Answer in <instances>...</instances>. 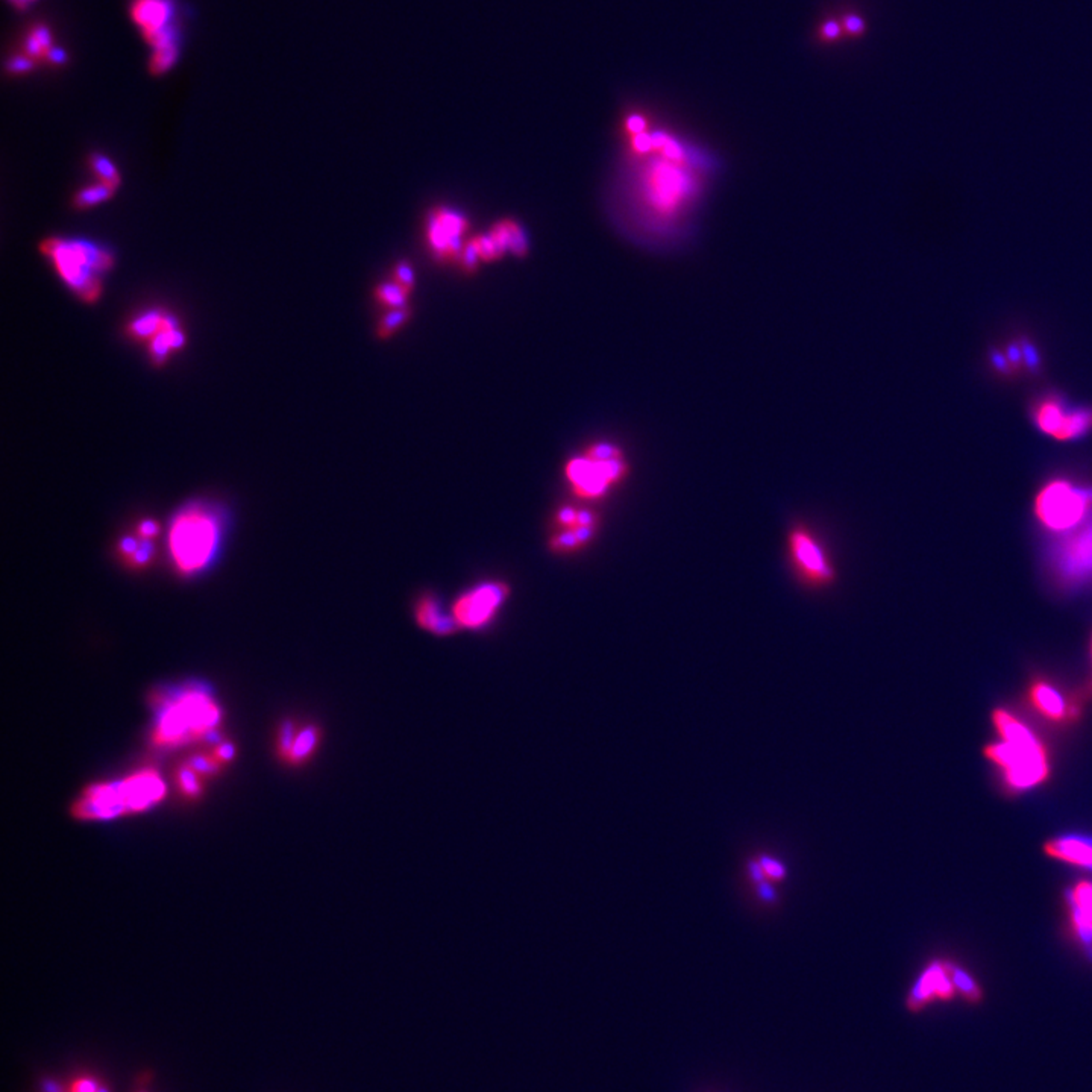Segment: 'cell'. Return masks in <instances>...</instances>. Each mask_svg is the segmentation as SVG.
<instances>
[{
  "instance_id": "obj_1",
  "label": "cell",
  "mask_w": 1092,
  "mask_h": 1092,
  "mask_svg": "<svg viewBox=\"0 0 1092 1092\" xmlns=\"http://www.w3.org/2000/svg\"><path fill=\"white\" fill-rule=\"evenodd\" d=\"M995 727L1000 733L1001 744H992L985 750L988 759L1000 766L1009 786L1015 789H1030L1048 777L1047 751L1040 739L1012 713L995 710Z\"/></svg>"
},
{
  "instance_id": "obj_2",
  "label": "cell",
  "mask_w": 1092,
  "mask_h": 1092,
  "mask_svg": "<svg viewBox=\"0 0 1092 1092\" xmlns=\"http://www.w3.org/2000/svg\"><path fill=\"white\" fill-rule=\"evenodd\" d=\"M166 795V785L157 772L144 769L122 781L96 783L82 792L72 807L78 819H112L124 813H138L157 805Z\"/></svg>"
},
{
  "instance_id": "obj_3",
  "label": "cell",
  "mask_w": 1092,
  "mask_h": 1092,
  "mask_svg": "<svg viewBox=\"0 0 1092 1092\" xmlns=\"http://www.w3.org/2000/svg\"><path fill=\"white\" fill-rule=\"evenodd\" d=\"M59 278L79 299L93 304L102 293V275L114 264L108 250L94 243L51 237L39 244Z\"/></svg>"
},
{
  "instance_id": "obj_4",
  "label": "cell",
  "mask_w": 1092,
  "mask_h": 1092,
  "mask_svg": "<svg viewBox=\"0 0 1092 1092\" xmlns=\"http://www.w3.org/2000/svg\"><path fill=\"white\" fill-rule=\"evenodd\" d=\"M220 539L219 519L202 504L184 507L172 521L169 554L183 576H193L208 566L216 556Z\"/></svg>"
},
{
  "instance_id": "obj_5",
  "label": "cell",
  "mask_w": 1092,
  "mask_h": 1092,
  "mask_svg": "<svg viewBox=\"0 0 1092 1092\" xmlns=\"http://www.w3.org/2000/svg\"><path fill=\"white\" fill-rule=\"evenodd\" d=\"M163 710L154 733L157 745H181L201 739L220 722V709L205 691L185 689L175 698H161Z\"/></svg>"
},
{
  "instance_id": "obj_6",
  "label": "cell",
  "mask_w": 1092,
  "mask_h": 1092,
  "mask_svg": "<svg viewBox=\"0 0 1092 1092\" xmlns=\"http://www.w3.org/2000/svg\"><path fill=\"white\" fill-rule=\"evenodd\" d=\"M627 471L621 449L608 442H598L566 462L564 478L576 497L598 499L621 483Z\"/></svg>"
},
{
  "instance_id": "obj_7",
  "label": "cell",
  "mask_w": 1092,
  "mask_h": 1092,
  "mask_svg": "<svg viewBox=\"0 0 1092 1092\" xmlns=\"http://www.w3.org/2000/svg\"><path fill=\"white\" fill-rule=\"evenodd\" d=\"M1092 509V489H1080L1064 480L1044 486L1035 501L1041 523L1056 533L1071 530Z\"/></svg>"
},
{
  "instance_id": "obj_8",
  "label": "cell",
  "mask_w": 1092,
  "mask_h": 1092,
  "mask_svg": "<svg viewBox=\"0 0 1092 1092\" xmlns=\"http://www.w3.org/2000/svg\"><path fill=\"white\" fill-rule=\"evenodd\" d=\"M510 595L511 588L505 582L492 580L480 582L452 602V618L460 630H483L497 618L498 612Z\"/></svg>"
},
{
  "instance_id": "obj_9",
  "label": "cell",
  "mask_w": 1092,
  "mask_h": 1092,
  "mask_svg": "<svg viewBox=\"0 0 1092 1092\" xmlns=\"http://www.w3.org/2000/svg\"><path fill=\"white\" fill-rule=\"evenodd\" d=\"M1032 418L1041 431L1056 440L1083 437L1092 430V407L1071 408L1056 395L1035 402Z\"/></svg>"
},
{
  "instance_id": "obj_10",
  "label": "cell",
  "mask_w": 1092,
  "mask_h": 1092,
  "mask_svg": "<svg viewBox=\"0 0 1092 1092\" xmlns=\"http://www.w3.org/2000/svg\"><path fill=\"white\" fill-rule=\"evenodd\" d=\"M132 19L154 49L178 45L175 5L172 0H134Z\"/></svg>"
},
{
  "instance_id": "obj_11",
  "label": "cell",
  "mask_w": 1092,
  "mask_h": 1092,
  "mask_svg": "<svg viewBox=\"0 0 1092 1092\" xmlns=\"http://www.w3.org/2000/svg\"><path fill=\"white\" fill-rule=\"evenodd\" d=\"M469 226L465 217L456 211L436 208L428 217V242L440 262H460L466 243L463 234Z\"/></svg>"
},
{
  "instance_id": "obj_12",
  "label": "cell",
  "mask_w": 1092,
  "mask_h": 1092,
  "mask_svg": "<svg viewBox=\"0 0 1092 1092\" xmlns=\"http://www.w3.org/2000/svg\"><path fill=\"white\" fill-rule=\"evenodd\" d=\"M1053 560L1054 568L1065 582L1092 576V521L1060 543Z\"/></svg>"
},
{
  "instance_id": "obj_13",
  "label": "cell",
  "mask_w": 1092,
  "mask_h": 1092,
  "mask_svg": "<svg viewBox=\"0 0 1092 1092\" xmlns=\"http://www.w3.org/2000/svg\"><path fill=\"white\" fill-rule=\"evenodd\" d=\"M957 995L951 975L950 962L935 961L922 971L915 985L910 988L906 1007L910 1012H920L933 1001H950Z\"/></svg>"
},
{
  "instance_id": "obj_14",
  "label": "cell",
  "mask_w": 1092,
  "mask_h": 1092,
  "mask_svg": "<svg viewBox=\"0 0 1092 1092\" xmlns=\"http://www.w3.org/2000/svg\"><path fill=\"white\" fill-rule=\"evenodd\" d=\"M791 550L799 568L805 570V576L817 582L830 580L831 568L825 558L824 552L805 531L798 530L792 533Z\"/></svg>"
},
{
  "instance_id": "obj_15",
  "label": "cell",
  "mask_w": 1092,
  "mask_h": 1092,
  "mask_svg": "<svg viewBox=\"0 0 1092 1092\" xmlns=\"http://www.w3.org/2000/svg\"><path fill=\"white\" fill-rule=\"evenodd\" d=\"M414 622L420 630H424L426 633L438 636V637H445V636L456 635L457 631H462L458 628L457 622L454 621L451 612L446 613L445 610L440 606L437 598L434 595H422L414 604L413 610Z\"/></svg>"
},
{
  "instance_id": "obj_16",
  "label": "cell",
  "mask_w": 1092,
  "mask_h": 1092,
  "mask_svg": "<svg viewBox=\"0 0 1092 1092\" xmlns=\"http://www.w3.org/2000/svg\"><path fill=\"white\" fill-rule=\"evenodd\" d=\"M1030 701L1048 720L1065 721L1079 716V707L1068 704L1064 697L1047 681H1034L1030 686Z\"/></svg>"
},
{
  "instance_id": "obj_17",
  "label": "cell",
  "mask_w": 1092,
  "mask_h": 1092,
  "mask_svg": "<svg viewBox=\"0 0 1092 1092\" xmlns=\"http://www.w3.org/2000/svg\"><path fill=\"white\" fill-rule=\"evenodd\" d=\"M185 333L181 323L173 314L167 313L164 317L161 331L149 341V357L155 366H163L171 359L172 353L181 351L185 347Z\"/></svg>"
},
{
  "instance_id": "obj_18",
  "label": "cell",
  "mask_w": 1092,
  "mask_h": 1092,
  "mask_svg": "<svg viewBox=\"0 0 1092 1092\" xmlns=\"http://www.w3.org/2000/svg\"><path fill=\"white\" fill-rule=\"evenodd\" d=\"M1044 850L1053 859L1092 870V839L1074 836L1059 837V839L1048 841Z\"/></svg>"
},
{
  "instance_id": "obj_19",
  "label": "cell",
  "mask_w": 1092,
  "mask_h": 1092,
  "mask_svg": "<svg viewBox=\"0 0 1092 1092\" xmlns=\"http://www.w3.org/2000/svg\"><path fill=\"white\" fill-rule=\"evenodd\" d=\"M1071 906V920L1074 930L1079 935L1080 941L1089 945L1092 944V884H1077L1070 894Z\"/></svg>"
},
{
  "instance_id": "obj_20",
  "label": "cell",
  "mask_w": 1092,
  "mask_h": 1092,
  "mask_svg": "<svg viewBox=\"0 0 1092 1092\" xmlns=\"http://www.w3.org/2000/svg\"><path fill=\"white\" fill-rule=\"evenodd\" d=\"M748 874L760 890H766V888H771V884L783 882L787 877V868L775 857L760 854L750 860Z\"/></svg>"
},
{
  "instance_id": "obj_21",
  "label": "cell",
  "mask_w": 1092,
  "mask_h": 1092,
  "mask_svg": "<svg viewBox=\"0 0 1092 1092\" xmlns=\"http://www.w3.org/2000/svg\"><path fill=\"white\" fill-rule=\"evenodd\" d=\"M491 237L497 244L499 256H503L507 250H511L516 256H527L528 243L522 229L513 220H501L491 231Z\"/></svg>"
},
{
  "instance_id": "obj_22",
  "label": "cell",
  "mask_w": 1092,
  "mask_h": 1092,
  "mask_svg": "<svg viewBox=\"0 0 1092 1092\" xmlns=\"http://www.w3.org/2000/svg\"><path fill=\"white\" fill-rule=\"evenodd\" d=\"M321 742V727L316 726V724H308V726L299 728L298 736H296L295 745H293V750L290 752V757L287 760L288 765L301 766L304 763H307L308 760L311 759L316 751H317Z\"/></svg>"
},
{
  "instance_id": "obj_23",
  "label": "cell",
  "mask_w": 1092,
  "mask_h": 1092,
  "mask_svg": "<svg viewBox=\"0 0 1092 1092\" xmlns=\"http://www.w3.org/2000/svg\"><path fill=\"white\" fill-rule=\"evenodd\" d=\"M596 527H576L568 530H560L551 537L550 550L557 554H570L582 550L595 537Z\"/></svg>"
},
{
  "instance_id": "obj_24",
  "label": "cell",
  "mask_w": 1092,
  "mask_h": 1092,
  "mask_svg": "<svg viewBox=\"0 0 1092 1092\" xmlns=\"http://www.w3.org/2000/svg\"><path fill=\"white\" fill-rule=\"evenodd\" d=\"M166 314H167V311H164L161 308L148 310L144 313L138 314L137 317H134L126 325V329H124L126 335L136 341H151L154 335H157L161 331Z\"/></svg>"
},
{
  "instance_id": "obj_25",
  "label": "cell",
  "mask_w": 1092,
  "mask_h": 1092,
  "mask_svg": "<svg viewBox=\"0 0 1092 1092\" xmlns=\"http://www.w3.org/2000/svg\"><path fill=\"white\" fill-rule=\"evenodd\" d=\"M116 193V189H112L106 184L98 183L93 185H87L84 189L76 191L73 196V207L76 209H87L100 205V203L110 201Z\"/></svg>"
},
{
  "instance_id": "obj_26",
  "label": "cell",
  "mask_w": 1092,
  "mask_h": 1092,
  "mask_svg": "<svg viewBox=\"0 0 1092 1092\" xmlns=\"http://www.w3.org/2000/svg\"><path fill=\"white\" fill-rule=\"evenodd\" d=\"M88 164H90L92 171L94 172V175L98 177L99 183L106 184V185H110V187L118 190V187H120V183H122V178H120L118 167L114 166L110 158L105 157L99 152H94L88 157Z\"/></svg>"
},
{
  "instance_id": "obj_27",
  "label": "cell",
  "mask_w": 1092,
  "mask_h": 1092,
  "mask_svg": "<svg viewBox=\"0 0 1092 1092\" xmlns=\"http://www.w3.org/2000/svg\"><path fill=\"white\" fill-rule=\"evenodd\" d=\"M175 779H177L178 789L183 793L184 797L189 799H196L201 797L203 792L202 777L193 771L190 766L183 763L178 766L175 771Z\"/></svg>"
},
{
  "instance_id": "obj_28",
  "label": "cell",
  "mask_w": 1092,
  "mask_h": 1092,
  "mask_svg": "<svg viewBox=\"0 0 1092 1092\" xmlns=\"http://www.w3.org/2000/svg\"><path fill=\"white\" fill-rule=\"evenodd\" d=\"M410 295V290L401 287L396 282H383L377 290H375V298L380 302L381 305L395 310V308L406 307L407 298Z\"/></svg>"
},
{
  "instance_id": "obj_29",
  "label": "cell",
  "mask_w": 1092,
  "mask_h": 1092,
  "mask_svg": "<svg viewBox=\"0 0 1092 1092\" xmlns=\"http://www.w3.org/2000/svg\"><path fill=\"white\" fill-rule=\"evenodd\" d=\"M951 975H953L957 994L963 997L968 1003H979L981 1000V997H983L981 989L979 988V985L975 983L974 979L967 971H963L957 965L951 963Z\"/></svg>"
},
{
  "instance_id": "obj_30",
  "label": "cell",
  "mask_w": 1092,
  "mask_h": 1092,
  "mask_svg": "<svg viewBox=\"0 0 1092 1092\" xmlns=\"http://www.w3.org/2000/svg\"><path fill=\"white\" fill-rule=\"evenodd\" d=\"M184 763L187 766H190L191 769L197 772L202 779H207V777H214L217 774H220L223 768L222 763H219V762L213 757V754H211V752H209V754H207V752H195V754L189 756Z\"/></svg>"
},
{
  "instance_id": "obj_31",
  "label": "cell",
  "mask_w": 1092,
  "mask_h": 1092,
  "mask_svg": "<svg viewBox=\"0 0 1092 1092\" xmlns=\"http://www.w3.org/2000/svg\"><path fill=\"white\" fill-rule=\"evenodd\" d=\"M178 57H179V46L178 45L154 49L149 69H151V72L154 75H163V73L171 70L172 67L175 66Z\"/></svg>"
},
{
  "instance_id": "obj_32",
  "label": "cell",
  "mask_w": 1092,
  "mask_h": 1092,
  "mask_svg": "<svg viewBox=\"0 0 1092 1092\" xmlns=\"http://www.w3.org/2000/svg\"><path fill=\"white\" fill-rule=\"evenodd\" d=\"M410 314H412V311H410V308H407V305L406 307L390 310L381 319L380 325H378V337L380 339H389L390 335L396 333L399 328L402 327L410 319Z\"/></svg>"
},
{
  "instance_id": "obj_33",
  "label": "cell",
  "mask_w": 1092,
  "mask_h": 1092,
  "mask_svg": "<svg viewBox=\"0 0 1092 1092\" xmlns=\"http://www.w3.org/2000/svg\"><path fill=\"white\" fill-rule=\"evenodd\" d=\"M299 728L296 727L295 721L287 720L282 722L278 730V738H276V751L280 754L282 762L287 763L290 752L295 745L296 736H298Z\"/></svg>"
},
{
  "instance_id": "obj_34",
  "label": "cell",
  "mask_w": 1092,
  "mask_h": 1092,
  "mask_svg": "<svg viewBox=\"0 0 1092 1092\" xmlns=\"http://www.w3.org/2000/svg\"><path fill=\"white\" fill-rule=\"evenodd\" d=\"M27 52L33 57H41L51 52V33L47 27H39L33 29L27 41Z\"/></svg>"
},
{
  "instance_id": "obj_35",
  "label": "cell",
  "mask_w": 1092,
  "mask_h": 1092,
  "mask_svg": "<svg viewBox=\"0 0 1092 1092\" xmlns=\"http://www.w3.org/2000/svg\"><path fill=\"white\" fill-rule=\"evenodd\" d=\"M1021 351H1023V363L1029 372L1040 373L1042 367V360H1041L1040 351L1035 347L1034 341L1029 337H1021Z\"/></svg>"
},
{
  "instance_id": "obj_36",
  "label": "cell",
  "mask_w": 1092,
  "mask_h": 1092,
  "mask_svg": "<svg viewBox=\"0 0 1092 1092\" xmlns=\"http://www.w3.org/2000/svg\"><path fill=\"white\" fill-rule=\"evenodd\" d=\"M474 246L477 249L478 256L485 262H493L497 258H501L498 252L497 244L493 242L491 234L489 236H478L472 240Z\"/></svg>"
},
{
  "instance_id": "obj_37",
  "label": "cell",
  "mask_w": 1092,
  "mask_h": 1092,
  "mask_svg": "<svg viewBox=\"0 0 1092 1092\" xmlns=\"http://www.w3.org/2000/svg\"><path fill=\"white\" fill-rule=\"evenodd\" d=\"M154 552H155V548H154L152 540H142L137 552L126 563H128V566H131L134 570H142L148 563L151 562Z\"/></svg>"
},
{
  "instance_id": "obj_38",
  "label": "cell",
  "mask_w": 1092,
  "mask_h": 1092,
  "mask_svg": "<svg viewBox=\"0 0 1092 1092\" xmlns=\"http://www.w3.org/2000/svg\"><path fill=\"white\" fill-rule=\"evenodd\" d=\"M393 281L399 284L401 287L407 288V290L412 292L413 286H414V272H413L412 266L406 262H398V266L395 268V272H393Z\"/></svg>"
},
{
  "instance_id": "obj_39",
  "label": "cell",
  "mask_w": 1092,
  "mask_h": 1092,
  "mask_svg": "<svg viewBox=\"0 0 1092 1092\" xmlns=\"http://www.w3.org/2000/svg\"><path fill=\"white\" fill-rule=\"evenodd\" d=\"M66 1092H106L104 1086L100 1085V1082L88 1076L76 1077L72 1083L69 1085Z\"/></svg>"
},
{
  "instance_id": "obj_40",
  "label": "cell",
  "mask_w": 1092,
  "mask_h": 1092,
  "mask_svg": "<svg viewBox=\"0 0 1092 1092\" xmlns=\"http://www.w3.org/2000/svg\"><path fill=\"white\" fill-rule=\"evenodd\" d=\"M989 359H991V363H992V366L995 367V371H997V372L1007 375V377H1012V375H1014V369H1012L1011 363L1007 360L1005 351H1001L998 347H992V349L989 351Z\"/></svg>"
},
{
  "instance_id": "obj_41",
  "label": "cell",
  "mask_w": 1092,
  "mask_h": 1092,
  "mask_svg": "<svg viewBox=\"0 0 1092 1092\" xmlns=\"http://www.w3.org/2000/svg\"><path fill=\"white\" fill-rule=\"evenodd\" d=\"M576 515H578V509H574L570 505L560 507L556 513V523L558 525V528L560 530L574 528L576 522Z\"/></svg>"
},
{
  "instance_id": "obj_42",
  "label": "cell",
  "mask_w": 1092,
  "mask_h": 1092,
  "mask_svg": "<svg viewBox=\"0 0 1092 1092\" xmlns=\"http://www.w3.org/2000/svg\"><path fill=\"white\" fill-rule=\"evenodd\" d=\"M236 746H234V744L225 740V742H219V744L214 746V750L211 751V754H213V757H214L219 763H222V765L225 766L228 765L229 762H232V760H234V757H236Z\"/></svg>"
},
{
  "instance_id": "obj_43",
  "label": "cell",
  "mask_w": 1092,
  "mask_h": 1092,
  "mask_svg": "<svg viewBox=\"0 0 1092 1092\" xmlns=\"http://www.w3.org/2000/svg\"><path fill=\"white\" fill-rule=\"evenodd\" d=\"M842 27H844V33L857 37V35H862L865 33L866 23H865L864 17H860L859 14L851 13L847 14L842 19Z\"/></svg>"
},
{
  "instance_id": "obj_44",
  "label": "cell",
  "mask_w": 1092,
  "mask_h": 1092,
  "mask_svg": "<svg viewBox=\"0 0 1092 1092\" xmlns=\"http://www.w3.org/2000/svg\"><path fill=\"white\" fill-rule=\"evenodd\" d=\"M842 33H844L842 21H837V20H827L819 29V35L825 41H836L842 37Z\"/></svg>"
},
{
  "instance_id": "obj_45",
  "label": "cell",
  "mask_w": 1092,
  "mask_h": 1092,
  "mask_svg": "<svg viewBox=\"0 0 1092 1092\" xmlns=\"http://www.w3.org/2000/svg\"><path fill=\"white\" fill-rule=\"evenodd\" d=\"M1005 353H1006L1007 360L1011 363V366L1014 369L1015 373L1018 372L1021 367L1024 366V363H1023V351H1021L1020 341H1009L1006 347H1005Z\"/></svg>"
},
{
  "instance_id": "obj_46",
  "label": "cell",
  "mask_w": 1092,
  "mask_h": 1092,
  "mask_svg": "<svg viewBox=\"0 0 1092 1092\" xmlns=\"http://www.w3.org/2000/svg\"><path fill=\"white\" fill-rule=\"evenodd\" d=\"M140 543H142V540H138V537L134 536H124L118 540V554L124 558V562H128L137 552Z\"/></svg>"
},
{
  "instance_id": "obj_47",
  "label": "cell",
  "mask_w": 1092,
  "mask_h": 1092,
  "mask_svg": "<svg viewBox=\"0 0 1092 1092\" xmlns=\"http://www.w3.org/2000/svg\"><path fill=\"white\" fill-rule=\"evenodd\" d=\"M478 258H480V256H478L477 249L474 246V243H466L465 249H463V254L460 256V264H462V268L468 270V272H472L474 268H477Z\"/></svg>"
},
{
  "instance_id": "obj_48",
  "label": "cell",
  "mask_w": 1092,
  "mask_h": 1092,
  "mask_svg": "<svg viewBox=\"0 0 1092 1092\" xmlns=\"http://www.w3.org/2000/svg\"><path fill=\"white\" fill-rule=\"evenodd\" d=\"M160 533V525L152 519H144L138 523L137 537L140 540H152L154 537L158 536Z\"/></svg>"
},
{
  "instance_id": "obj_49",
  "label": "cell",
  "mask_w": 1092,
  "mask_h": 1092,
  "mask_svg": "<svg viewBox=\"0 0 1092 1092\" xmlns=\"http://www.w3.org/2000/svg\"><path fill=\"white\" fill-rule=\"evenodd\" d=\"M31 69V61L27 58H15L9 64V70L14 73L27 72Z\"/></svg>"
},
{
  "instance_id": "obj_50",
  "label": "cell",
  "mask_w": 1092,
  "mask_h": 1092,
  "mask_svg": "<svg viewBox=\"0 0 1092 1092\" xmlns=\"http://www.w3.org/2000/svg\"><path fill=\"white\" fill-rule=\"evenodd\" d=\"M47 55L51 57L53 63H61V61L64 59V55H63V52L58 51V49H51V52L47 53Z\"/></svg>"
},
{
  "instance_id": "obj_51",
  "label": "cell",
  "mask_w": 1092,
  "mask_h": 1092,
  "mask_svg": "<svg viewBox=\"0 0 1092 1092\" xmlns=\"http://www.w3.org/2000/svg\"><path fill=\"white\" fill-rule=\"evenodd\" d=\"M15 7L27 8L33 0H11Z\"/></svg>"
}]
</instances>
